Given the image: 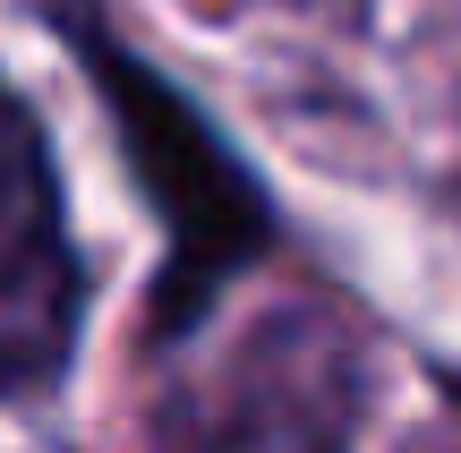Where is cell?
Segmentation results:
<instances>
[{
    "mask_svg": "<svg viewBox=\"0 0 461 453\" xmlns=\"http://www.w3.org/2000/svg\"><path fill=\"white\" fill-rule=\"evenodd\" d=\"M68 34L86 43V60H95V77H103V103H112L120 137H129L137 180L154 188V205H163V222H171V266H163V300H154V334H188L197 308L214 300L230 274L274 249V205H265V188L222 154V137L205 129L146 60L112 51L95 26H77V17H68Z\"/></svg>",
    "mask_w": 461,
    "mask_h": 453,
    "instance_id": "6da1fadb",
    "label": "cell"
},
{
    "mask_svg": "<svg viewBox=\"0 0 461 453\" xmlns=\"http://www.w3.org/2000/svg\"><path fill=\"white\" fill-rule=\"evenodd\" d=\"M86 274L60 222L43 129L0 95V394H43L77 351Z\"/></svg>",
    "mask_w": 461,
    "mask_h": 453,
    "instance_id": "7a4b0ae2",
    "label": "cell"
}]
</instances>
